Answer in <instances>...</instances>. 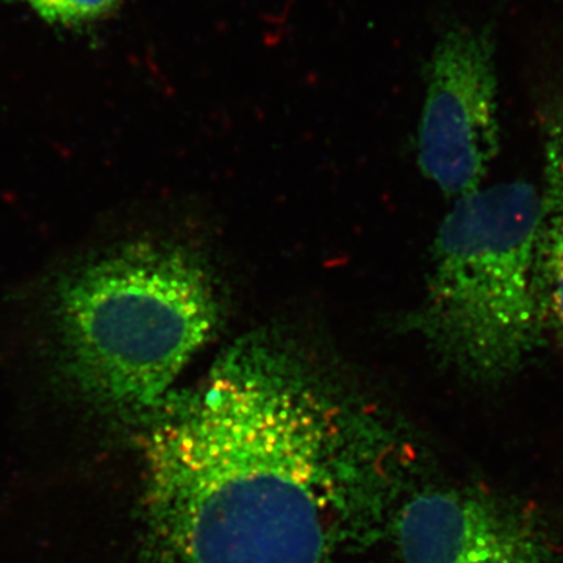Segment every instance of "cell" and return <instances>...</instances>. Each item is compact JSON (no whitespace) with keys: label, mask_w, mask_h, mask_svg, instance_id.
Here are the masks:
<instances>
[{"label":"cell","mask_w":563,"mask_h":563,"mask_svg":"<svg viewBox=\"0 0 563 563\" xmlns=\"http://www.w3.org/2000/svg\"><path fill=\"white\" fill-rule=\"evenodd\" d=\"M54 312L69 387L102 413L140 424L213 339L221 301L195 252L132 243L65 277Z\"/></svg>","instance_id":"2"},{"label":"cell","mask_w":563,"mask_h":563,"mask_svg":"<svg viewBox=\"0 0 563 563\" xmlns=\"http://www.w3.org/2000/svg\"><path fill=\"white\" fill-rule=\"evenodd\" d=\"M139 426L136 563H355L417 488L401 429L265 333Z\"/></svg>","instance_id":"1"},{"label":"cell","mask_w":563,"mask_h":563,"mask_svg":"<svg viewBox=\"0 0 563 563\" xmlns=\"http://www.w3.org/2000/svg\"><path fill=\"white\" fill-rule=\"evenodd\" d=\"M393 540L402 563H562L532 514L463 485L415 488L396 517Z\"/></svg>","instance_id":"5"},{"label":"cell","mask_w":563,"mask_h":563,"mask_svg":"<svg viewBox=\"0 0 563 563\" xmlns=\"http://www.w3.org/2000/svg\"><path fill=\"white\" fill-rule=\"evenodd\" d=\"M540 232L542 198L528 181L462 196L440 224L413 329L472 383L510 379L543 339Z\"/></svg>","instance_id":"3"},{"label":"cell","mask_w":563,"mask_h":563,"mask_svg":"<svg viewBox=\"0 0 563 563\" xmlns=\"http://www.w3.org/2000/svg\"><path fill=\"white\" fill-rule=\"evenodd\" d=\"M24 3L49 24L81 27L111 16L121 0H14Z\"/></svg>","instance_id":"7"},{"label":"cell","mask_w":563,"mask_h":563,"mask_svg":"<svg viewBox=\"0 0 563 563\" xmlns=\"http://www.w3.org/2000/svg\"><path fill=\"white\" fill-rule=\"evenodd\" d=\"M418 166L444 196L483 188L499 151L498 77L490 29L454 25L426 65Z\"/></svg>","instance_id":"4"},{"label":"cell","mask_w":563,"mask_h":563,"mask_svg":"<svg viewBox=\"0 0 563 563\" xmlns=\"http://www.w3.org/2000/svg\"><path fill=\"white\" fill-rule=\"evenodd\" d=\"M540 135L544 184L540 261L548 325L563 347V79L548 84L540 95Z\"/></svg>","instance_id":"6"}]
</instances>
